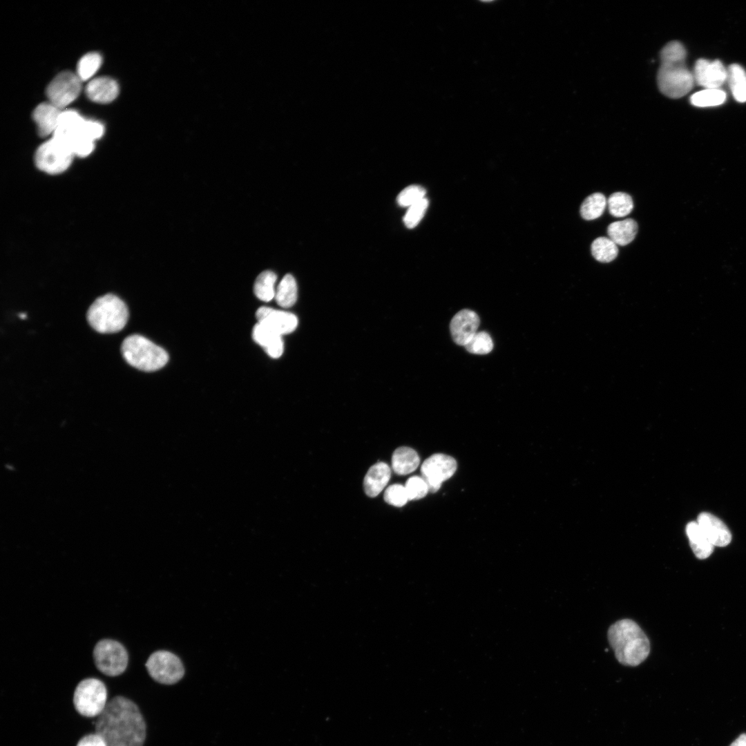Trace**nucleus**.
<instances>
[{"label": "nucleus", "instance_id": "39448f33", "mask_svg": "<svg viewBox=\"0 0 746 746\" xmlns=\"http://www.w3.org/2000/svg\"><path fill=\"white\" fill-rule=\"evenodd\" d=\"M657 80L661 93L670 98L683 97L692 89L695 82L685 61L660 63Z\"/></svg>", "mask_w": 746, "mask_h": 746}, {"label": "nucleus", "instance_id": "f8f14e48", "mask_svg": "<svg viewBox=\"0 0 746 746\" xmlns=\"http://www.w3.org/2000/svg\"><path fill=\"white\" fill-rule=\"evenodd\" d=\"M694 81L706 88H719L726 81L727 70L719 60L700 59L696 61L693 73Z\"/></svg>", "mask_w": 746, "mask_h": 746}, {"label": "nucleus", "instance_id": "9b49d317", "mask_svg": "<svg viewBox=\"0 0 746 746\" xmlns=\"http://www.w3.org/2000/svg\"><path fill=\"white\" fill-rule=\"evenodd\" d=\"M457 470L455 459L444 454H434L426 459L421 466V477L426 482L429 492L439 490L441 484L450 479Z\"/></svg>", "mask_w": 746, "mask_h": 746}, {"label": "nucleus", "instance_id": "f3484780", "mask_svg": "<svg viewBox=\"0 0 746 746\" xmlns=\"http://www.w3.org/2000/svg\"><path fill=\"white\" fill-rule=\"evenodd\" d=\"M61 111L50 102L41 103L35 108L32 116L41 137L54 133L58 126Z\"/></svg>", "mask_w": 746, "mask_h": 746}, {"label": "nucleus", "instance_id": "c9c22d12", "mask_svg": "<svg viewBox=\"0 0 746 746\" xmlns=\"http://www.w3.org/2000/svg\"><path fill=\"white\" fill-rule=\"evenodd\" d=\"M686 50L683 45L677 41L668 43L660 52V63L685 61Z\"/></svg>", "mask_w": 746, "mask_h": 746}, {"label": "nucleus", "instance_id": "1a4fd4ad", "mask_svg": "<svg viewBox=\"0 0 746 746\" xmlns=\"http://www.w3.org/2000/svg\"><path fill=\"white\" fill-rule=\"evenodd\" d=\"M72 152L62 143L52 138L37 149L35 160L37 166L50 174H57L66 170L72 162Z\"/></svg>", "mask_w": 746, "mask_h": 746}, {"label": "nucleus", "instance_id": "c756f323", "mask_svg": "<svg viewBox=\"0 0 746 746\" xmlns=\"http://www.w3.org/2000/svg\"><path fill=\"white\" fill-rule=\"evenodd\" d=\"M101 55L92 52L84 55L77 65V75L82 81L90 79L99 68L102 64Z\"/></svg>", "mask_w": 746, "mask_h": 746}, {"label": "nucleus", "instance_id": "6e6552de", "mask_svg": "<svg viewBox=\"0 0 746 746\" xmlns=\"http://www.w3.org/2000/svg\"><path fill=\"white\" fill-rule=\"evenodd\" d=\"M145 665L151 677L164 685L175 684L184 675V668L180 659L167 651L153 653Z\"/></svg>", "mask_w": 746, "mask_h": 746}, {"label": "nucleus", "instance_id": "c85d7f7f", "mask_svg": "<svg viewBox=\"0 0 746 746\" xmlns=\"http://www.w3.org/2000/svg\"><path fill=\"white\" fill-rule=\"evenodd\" d=\"M609 213L614 217H624L629 214L633 208L631 197L624 192L612 193L607 200Z\"/></svg>", "mask_w": 746, "mask_h": 746}, {"label": "nucleus", "instance_id": "58836bf2", "mask_svg": "<svg viewBox=\"0 0 746 746\" xmlns=\"http://www.w3.org/2000/svg\"><path fill=\"white\" fill-rule=\"evenodd\" d=\"M729 746H746V734L740 735Z\"/></svg>", "mask_w": 746, "mask_h": 746}, {"label": "nucleus", "instance_id": "9d476101", "mask_svg": "<svg viewBox=\"0 0 746 746\" xmlns=\"http://www.w3.org/2000/svg\"><path fill=\"white\" fill-rule=\"evenodd\" d=\"M81 82L78 75L70 71L59 73L46 88L49 102L61 110L65 108L79 95Z\"/></svg>", "mask_w": 746, "mask_h": 746}, {"label": "nucleus", "instance_id": "4be33fe9", "mask_svg": "<svg viewBox=\"0 0 746 746\" xmlns=\"http://www.w3.org/2000/svg\"><path fill=\"white\" fill-rule=\"evenodd\" d=\"M638 231V224L631 218L611 223L607 228L609 238L617 245L624 246L631 242Z\"/></svg>", "mask_w": 746, "mask_h": 746}, {"label": "nucleus", "instance_id": "dca6fc26", "mask_svg": "<svg viewBox=\"0 0 746 746\" xmlns=\"http://www.w3.org/2000/svg\"><path fill=\"white\" fill-rule=\"evenodd\" d=\"M118 93L117 83L108 77L95 78L86 87L87 97L93 102L100 104L111 102L117 97Z\"/></svg>", "mask_w": 746, "mask_h": 746}, {"label": "nucleus", "instance_id": "7c9ffc66", "mask_svg": "<svg viewBox=\"0 0 746 746\" xmlns=\"http://www.w3.org/2000/svg\"><path fill=\"white\" fill-rule=\"evenodd\" d=\"M468 352L476 354H486L490 352L493 348V343L490 336L486 332H479L465 345Z\"/></svg>", "mask_w": 746, "mask_h": 746}, {"label": "nucleus", "instance_id": "a878e982", "mask_svg": "<svg viewBox=\"0 0 746 746\" xmlns=\"http://www.w3.org/2000/svg\"><path fill=\"white\" fill-rule=\"evenodd\" d=\"M606 204L607 200L602 193H594L582 202L580 214L584 220H595L602 215Z\"/></svg>", "mask_w": 746, "mask_h": 746}, {"label": "nucleus", "instance_id": "f257e3e1", "mask_svg": "<svg viewBox=\"0 0 746 746\" xmlns=\"http://www.w3.org/2000/svg\"><path fill=\"white\" fill-rule=\"evenodd\" d=\"M95 733L103 738L107 746H143L146 726L135 703L116 696L98 716Z\"/></svg>", "mask_w": 746, "mask_h": 746}, {"label": "nucleus", "instance_id": "473e14b6", "mask_svg": "<svg viewBox=\"0 0 746 746\" xmlns=\"http://www.w3.org/2000/svg\"><path fill=\"white\" fill-rule=\"evenodd\" d=\"M428 206V200L426 198L409 207L403 222L408 228L415 227L423 218Z\"/></svg>", "mask_w": 746, "mask_h": 746}, {"label": "nucleus", "instance_id": "a211bd4d", "mask_svg": "<svg viewBox=\"0 0 746 746\" xmlns=\"http://www.w3.org/2000/svg\"><path fill=\"white\" fill-rule=\"evenodd\" d=\"M391 477V469L385 462H378L372 466L363 480V488L370 497H375L388 484Z\"/></svg>", "mask_w": 746, "mask_h": 746}, {"label": "nucleus", "instance_id": "f704fd0d", "mask_svg": "<svg viewBox=\"0 0 746 746\" xmlns=\"http://www.w3.org/2000/svg\"><path fill=\"white\" fill-rule=\"evenodd\" d=\"M383 497L386 503L396 507L403 506L409 500L405 486L398 484L388 486Z\"/></svg>", "mask_w": 746, "mask_h": 746}, {"label": "nucleus", "instance_id": "2eb2a0df", "mask_svg": "<svg viewBox=\"0 0 746 746\" xmlns=\"http://www.w3.org/2000/svg\"><path fill=\"white\" fill-rule=\"evenodd\" d=\"M696 522L714 546L723 547L731 542V534L719 518L709 513L702 512L698 516Z\"/></svg>", "mask_w": 746, "mask_h": 746}, {"label": "nucleus", "instance_id": "72a5a7b5", "mask_svg": "<svg viewBox=\"0 0 746 746\" xmlns=\"http://www.w3.org/2000/svg\"><path fill=\"white\" fill-rule=\"evenodd\" d=\"M404 486L409 500L421 499L429 492L426 482L422 477L419 476L410 477Z\"/></svg>", "mask_w": 746, "mask_h": 746}, {"label": "nucleus", "instance_id": "ddd939ff", "mask_svg": "<svg viewBox=\"0 0 746 746\" xmlns=\"http://www.w3.org/2000/svg\"><path fill=\"white\" fill-rule=\"evenodd\" d=\"M258 323L282 336L295 330L298 325L296 316L288 312L261 307L256 313Z\"/></svg>", "mask_w": 746, "mask_h": 746}, {"label": "nucleus", "instance_id": "393cba45", "mask_svg": "<svg viewBox=\"0 0 746 746\" xmlns=\"http://www.w3.org/2000/svg\"><path fill=\"white\" fill-rule=\"evenodd\" d=\"M277 276L272 271L260 273L256 279L254 291L256 297L264 302H269L275 297L274 288Z\"/></svg>", "mask_w": 746, "mask_h": 746}, {"label": "nucleus", "instance_id": "4c0bfd02", "mask_svg": "<svg viewBox=\"0 0 746 746\" xmlns=\"http://www.w3.org/2000/svg\"><path fill=\"white\" fill-rule=\"evenodd\" d=\"M77 746H107L103 738L97 733L82 737Z\"/></svg>", "mask_w": 746, "mask_h": 746}, {"label": "nucleus", "instance_id": "0eeeda50", "mask_svg": "<svg viewBox=\"0 0 746 746\" xmlns=\"http://www.w3.org/2000/svg\"><path fill=\"white\" fill-rule=\"evenodd\" d=\"M93 657L97 668L109 676L122 674L128 664L125 648L119 642L111 639H104L96 644Z\"/></svg>", "mask_w": 746, "mask_h": 746}, {"label": "nucleus", "instance_id": "20e7f679", "mask_svg": "<svg viewBox=\"0 0 746 746\" xmlns=\"http://www.w3.org/2000/svg\"><path fill=\"white\" fill-rule=\"evenodd\" d=\"M121 352L129 365L145 372L157 370L169 361V355L163 348L139 334L126 337L122 341Z\"/></svg>", "mask_w": 746, "mask_h": 746}, {"label": "nucleus", "instance_id": "4468645a", "mask_svg": "<svg viewBox=\"0 0 746 746\" xmlns=\"http://www.w3.org/2000/svg\"><path fill=\"white\" fill-rule=\"evenodd\" d=\"M479 323V318L475 312L465 309L457 312L450 324L451 336L455 343L465 346L477 333Z\"/></svg>", "mask_w": 746, "mask_h": 746}, {"label": "nucleus", "instance_id": "7ed1b4c3", "mask_svg": "<svg viewBox=\"0 0 746 746\" xmlns=\"http://www.w3.org/2000/svg\"><path fill=\"white\" fill-rule=\"evenodd\" d=\"M89 325L103 334L115 333L126 325L128 311L125 303L118 296L108 294L97 298L86 314Z\"/></svg>", "mask_w": 746, "mask_h": 746}, {"label": "nucleus", "instance_id": "6ab92c4d", "mask_svg": "<svg viewBox=\"0 0 746 746\" xmlns=\"http://www.w3.org/2000/svg\"><path fill=\"white\" fill-rule=\"evenodd\" d=\"M252 337L270 357L278 358L283 354L284 346L281 336L265 325L257 323L253 328Z\"/></svg>", "mask_w": 746, "mask_h": 746}, {"label": "nucleus", "instance_id": "2f4dec72", "mask_svg": "<svg viewBox=\"0 0 746 746\" xmlns=\"http://www.w3.org/2000/svg\"><path fill=\"white\" fill-rule=\"evenodd\" d=\"M425 190L419 185H410L403 189L397 197V202L401 207H410L425 198Z\"/></svg>", "mask_w": 746, "mask_h": 746}, {"label": "nucleus", "instance_id": "b1692460", "mask_svg": "<svg viewBox=\"0 0 746 746\" xmlns=\"http://www.w3.org/2000/svg\"><path fill=\"white\" fill-rule=\"evenodd\" d=\"M275 299L278 305L284 308L293 306L297 299V285L291 274H286L276 289Z\"/></svg>", "mask_w": 746, "mask_h": 746}, {"label": "nucleus", "instance_id": "aec40b11", "mask_svg": "<svg viewBox=\"0 0 746 746\" xmlns=\"http://www.w3.org/2000/svg\"><path fill=\"white\" fill-rule=\"evenodd\" d=\"M686 533L690 546L698 559L707 558L712 553L714 546L710 542L697 522H691L687 524Z\"/></svg>", "mask_w": 746, "mask_h": 746}, {"label": "nucleus", "instance_id": "f03ea898", "mask_svg": "<svg viewBox=\"0 0 746 746\" xmlns=\"http://www.w3.org/2000/svg\"><path fill=\"white\" fill-rule=\"evenodd\" d=\"M608 640L617 660L625 666H638L650 652L648 638L638 624L630 619H623L612 624L608 630Z\"/></svg>", "mask_w": 746, "mask_h": 746}, {"label": "nucleus", "instance_id": "5701e85b", "mask_svg": "<svg viewBox=\"0 0 746 746\" xmlns=\"http://www.w3.org/2000/svg\"><path fill=\"white\" fill-rule=\"evenodd\" d=\"M727 70V81L734 99L741 103L746 102V72L737 64H731Z\"/></svg>", "mask_w": 746, "mask_h": 746}, {"label": "nucleus", "instance_id": "423d86ee", "mask_svg": "<svg viewBox=\"0 0 746 746\" xmlns=\"http://www.w3.org/2000/svg\"><path fill=\"white\" fill-rule=\"evenodd\" d=\"M105 685L96 678H86L76 687L73 703L76 710L86 717L99 716L107 705Z\"/></svg>", "mask_w": 746, "mask_h": 746}, {"label": "nucleus", "instance_id": "412c9836", "mask_svg": "<svg viewBox=\"0 0 746 746\" xmlns=\"http://www.w3.org/2000/svg\"><path fill=\"white\" fill-rule=\"evenodd\" d=\"M420 459L417 452L411 448L400 447L396 449L392 457V468L399 475H406L414 472L419 466Z\"/></svg>", "mask_w": 746, "mask_h": 746}, {"label": "nucleus", "instance_id": "e433bc0d", "mask_svg": "<svg viewBox=\"0 0 746 746\" xmlns=\"http://www.w3.org/2000/svg\"><path fill=\"white\" fill-rule=\"evenodd\" d=\"M104 126L93 120L85 119L83 125L84 133L90 140L95 142V140L100 138L104 133Z\"/></svg>", "mask_w": 746, "mask_h": 746}, {"label": "nucleus", "instance_id": "bb28decb", "mask_svg": "<svg viewBox=\"0 0 746 746\" xmlns=\"http://www.w3.org/2000/svg\"><path fill=\"white\" fill-rule=\"evenodd\" d=\"M593 256L601 262H609L618 254L617 245L609 238H597L591 244Z\"/></svg>", "mask_w": 746, "mask_h": 746}, {"label": "nucleus", "instance_id": "cd10ccee", "mask_svg": "<svg viewBox=\"0 0 746 746\" xmlns=\"http://www.w3.org/2000/svg\"><path fill=\"white\" fill-rule=\"evenodd\" d=\"M726 98V93L720 88H706L694 93L690 102L695 106L709 107L723 104Z\"/></svg>", "mask_w": 746, "mask_h": 746}]
</instances>
